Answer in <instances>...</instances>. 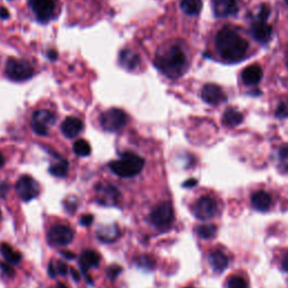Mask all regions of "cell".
<instances>
[{"instance_id": "9c48e42d", "label": "cell", "mask_w": 288, "mask_h": 288, "mask_svg": "<svg viewBox=\"0 0 288 288\" xmlns=\"http://www.w3.org/2000/svg\"><path fill=\"white\" fill-rule=\"evenodd\" d=\"M16 191H17L21 201L30 202L40 194V185L32 177L23 176L16 184Z\"/></svg>"}, {"instance_id": "d590c367", "label": "cell", "mask_w": 288, "mask_h": 288, "mask_svg": "<svg viewBox=\"0 0 288 288\" xmlns=\"http://www.w3.org/2000/svg\"><path fill=\"white\" fill-rule=\"evenodd\" d=\"M0 268H2V270L4 271L5 275H7V276H13L15 274V270H14L12 266H9V265L5 263V262L0 261Z\"/></svg>"}, {"instance_id": "5b68a950", "label": "cell", "mask_w": 288, "mask_h": 288, "mask_svg": "<svg viewBox=\"0 0 288 288\" xmlns=\"http://www.w3.org/2000/svg\"><path fill=\"white\" fill-rule=\"evenodd\" d=\"M127 116L122 109L110 108L101 116V125L107 132H118L126 125Z\"/></svg>"}, {"instance_id": "ba28073f", "label": "cell", "mask_w": 288, "mask_h": 288, "mask_svg": "<svg viewBox=\"0 0 288 288\" xmlns=\"http://www.w3.org/2000/svg\"><path fill=\"white\" fill-rule=\"evenodd\" d=\"M193 213L202 221L212 219L218 213V203L213 197L203 196L194 205Z\"/></svg>"}, {"instance_id": "8fae6325", "label": "cell", "mask_w": 288, "mask_h": 288, "mask_svg": "<svg viewBox=\"0 0 288 288\" xmlns=\"http://www.w3.org/2000/svg\"><path fill=\"white\" fill-rule=\"evenodd\" d=\"M47 239L52 246H66L74 239V231L66 225L57 224L50 229Z\"/></svg>"}, {"instance_id": "f1b7e54d", "label": "cell", "mask_w": 288, "mask_h": 288, "mask_svg": "<svg viewBox=\"0 0 288 288\" xmlns=\"http://www.w3.org/2000/svg\"><path fill=\"white\" fill-rule=\"evenodd\" d=\"M196 232L201 239H210V237H213L215 235L216 229L212 224H204L198 226L196 229Z\"/></svg>"}, {"instance_id": "5bb4252c", "label": "cell", "mask_w": 288, "mask_h": 288, "mask_svg": "<svg viewBox=\"0 0 288 288\" xmlns=\"http://www.w3.org/2000/svg\"><path fill=\"white\" fill-rule=\"evenodd\" d=\"M251 34L254 40L259 43H267L270 40L271 34H273V29L269 24H267V21L257 20L251 26Z\"/></svg>"}, {"instance_id": "2e32d148", "label": "cell", "mask_w": 288, "mask_h": 288, "mask_svg": "<svg viewBox=\"0 0 288 288\" xmlns=\"http://www.w3.org/2000/svg\"><path fill=\"white\" fill-rule=\"evenodd\" d=\"M98 198L99 204L103 205H115L119 198V193L112 186H98Z\"/></svg>"}, {"instance_id": "7dc6e473", "label": "cell", "mask_w": 288, "mask_h": 288, "mask_svg": "<svg viewBox=\"0 0 288 288\" xmlns=\"http://www.w3.org/2000/svg\"><path fill=\"white\" fill-rule=\"evenodd\" d=\"M187 288H191V287H187Z\"/></svg>"}, {"instance_id": "d4e9b609", "label": "cell", "mask_w": 288, "mask_h": 288, "mask_svg": "<svg viewBox=\"0 0 288 288\" xmlns=\"http://www.w3.org/2000/svg\"><path fill=\"white\" fill-rule=\"evenodd\" d=\"M97 235L99 239L104 242H112L115 241L116 237L119 235V231L117 229V226L114 224L108 226V228H104L102 230H99Z\"/></svg>"}, {"instance_id": "4dcf8cb0", "label": "cell", "mask_w": 288, "mask_h": 288, "mask_svg": "<svg viewBox=\"0 0 288 288\" xmlns=\"http://www.w3.org/2000/svg\"><path fill=\"white\" fill-rule=\"evenodd\" d=\"M228 288H248V282L241 276H233L228 282Z\"/></svg>"}, {"instance_id": "8992f818", "label": "cell", "mask_w": 288, "mask_h": 288, "mask_svg": "<svg viewBox=\"0 0 288 288\" xmlns=\"http://www.w3.org/2000/svg\"><path fill=\"white\" fill-rule=\"evenodd\" d=\"M151 223L156 226L157 229H168L173 224L174 221V208L171 204L164 202L157 205L152 209L150 215Z\"/></svg>"}, {"instance_id": "8d00e7d4", "label": "cell", "mask_w": 288, "mask_h": 288, "mask_svg": "<svg viewBox=\"0 0 288 288\" xmlns=\"http://www.w3.org/2000/svg\"><path fill=\"white\" fill-rule=\"evenodd\" d=\"M92 221H93L92 215L86 214L80 219V223H81V225H84V226H89L92 223Z\"/></svg>"}, {"instance_id": "cb8c5ba5", "label": "cell", "mask_w": 288, "mask_h": 288, "mask_svg": "<svg viewBox=\"0 0 288 288\" xmlns=\"http://www.w3.org/2000/svg\"><path fill=\"white\" fill-rule=\"evenodd\" d=\"M242 119H243L242 114L237 112V110H234L232 108L226 109L223 115V123L231 127L240 125L242 123Z\"/></svg>"}, {"instance_id": "6da1fadb", "label": "cell", "mask_w": 288, "mask_h": 288, "mask_svg": "<svg viewBox=\"0 0 288 288\" xmlns=\"http://www.w3.org/2000/svg\"><path fill=\"white\" fill-rule=\"evenodd\" d=\"M154 63L157 68L169 78H179L188 68L187 53L179 44L167 45L157 53Z\"/></svg>"}, {"instance_id": "bcb514c9", "label": "cell", "mask_w": 288, "mask_h": 288, "mask_svg": "<svg viewBox=\"0 0 288 288\" xmlns=\"http://www.w3.org/2000/svg\"><path fill=\"white\" fill-rule=\"evenodd\" d=\"M285 2H286V4H288V0H285Z\"/></svg>"}, {"instance_id": "4316f807", "label": "cell", "mask_w": 288, "mask_h": 288, "mask_svg": "<svg viewBox=\"0 0 288 288\" xmlns=\"http://www.w3.org/2000/svg\"><path fill=\"white\" fill-rule=\"evenodd\" d=\"M74 151L79 157H88L91 153V147L87 141L78 140L74 144Z\"/></svg>"}, {"instance_id": "83f0119b", "label": "cell", "mask_w": 288, "mask_h": 288, "mask_svg": "<svg viewBox=\"0 0 288 288\" xmlns=\"http://www.w3.org/2000/svg\"><path fill=\"white\" fill-rule=\"evenodd\" d=\"M68 273V267L61 261L51 262L49 265V275L51 277H55V275L65 276Z\"/></svg>"}, {"instance_id": "ee69618b", "label": "cell", "mask_w": 288, "mask_h": 288, "mask_svg": "<svg viewBox=\"0 0 288 288\" xmlns=\"http://www.w3.org/2000/svg\"><path fill=\"white\" fill-rule=\"evenodd\" d=\"M5 164V158L2 153H0V168L3 167V165Z\"/></svg>"}, {"instance_id": "836d02e7", "label": "cell", "mask_w": 288, "mask_h": 288, "mask_svg": "<svg viewBox=\"0 0 288 288\" xmlns=\"http://www.w3.org/2000/svg\"><path fill=\"white\" fill-rule=\"evenodd\" d=\"M269 15H270L269 7L266 6V5H262V6L260 7V10H259V13H258V20L267 21Z\"/></svg>"}, {"instance_id": "44dd1931", "label": "cell", "mask_w": 288, "mask_h": 288, "mask_svg": "<svg viewBox=\"0 0 288 288\" xmlns=\"http://www.w3.org/2000/svg\"><path fill=\"white\" fill-rule=\"evenodd\" d=\"M252 206L260 212H267L271 206V198L266 191H257L251 197Z\"/></svg>"}, {"instance_id": "603a6c76", "label": "cell", "mask_w": 288, "mask_h": 288, "mask_svg": "<svg viewBox=\"0 0 288 288\" xmlns=\"http://www.w3.org/2000/svg\"><path fill=\"white\" fill-rule=\"evenodd\" d=\"M0 252H2L5 259H6L9 263L17 265L21 261V254L18 251H15L7 243H2V245H0Z\"/></svg>"}, {"instance_id": "c3c4849f", "label": "cell", "mask_w": 288, "mask_h": 288, "mask_svg": "<svg viewBox=\"0 0 288 288\" xmlns=\"http://www.w3.org/2000/svg\"><path fill=\"white\" fill-rule=\"evenodd\" d=\"M0 216H2V213H0Z\"/></svg>"}, {"instance_id": "74e56055", "label": "cell", "mask_w": 288, "mask_h": 288, "mask_svg": "<svg viewBox=\"0 0 288 288\" xmlns=\"http://www.w3.org/2000/svg\"><path fill=\"white\" fill-rule=\"evenodd\" d=\"M281 268L282 270H285L286 273H288V252L285 254V257L281 260Z\"/></svg>"}, {"instance_id": "ac0fdd59", "label": "cell", "mask_w": 288, "mask_h": 288, "mask_svg": "<svg viewBox=\"0 0 288 288\" xmlns=\"http://www.w3.org/2000/svg\"><path fill=\"white\" fill-rule=\"evenodd\" d=\"M119 63L126 70H135L138 63H140V57L135 52L131 51V50L125 49L119 53Z\"/></svg>"}, {"instance_id": "4fadbf2b", "label": "cell", "mask_w": 288, "mask_h": 288, "mask_svg": "<svg viewBox=\"0 0 288 288\" xmlns=\"http://www.w3.org/2000/svg\"><path fill=\"white\" fill-rule=\"evenodd\" d=\"M202 98L209 105H219L226 99L223 90L215 84H207L203 87Z\"/></svg>"}, {"instance_id": "e575fe53", "label": "cell", "mask_w": 288, "mask_h": 288, "mask_svg": "<svg viewBox=\"0 0 288 288\" xmlns=\"http://www.w3.org/2000/svg\"><path fill=\"white\" fill-rule=\"evenodd\" d=\"M121 271H122V268L118 267V266H112V267L107 269V274L110 279H115L116 277L119 275Z\"/></svg>"}, {"instance_id": "52a82bcc", "label": "cell", "mask_w": 288, "mask_h": 288, "mask_svg": "<svg viewBox=\"0 0 288 288\" xmlns=\"http://www.w3.org/2000/svg\"><path fill=\"white\" fill-rule=\"evenodd\" d=\"M55 115L47 109L36 110L32 116V130L38 135H46L49 127H51L55 123Z\"/></svg>"}, {"instance_id": "f546056e", "label": "cell", "mask_w": 288, "mask_h": 288, "mask_svg": "<svg viewBox=\"0 0 288 288\" xmlns=\"http://www.w3.org/2000/svg\"><path fill=\"white\" fill-rule=\"evenodd\" d=\"M278 158L279 167L284 171H288V146H284L279 149Z\"/></svg>"}, {"instance_id": "f35d334b", "label": "cell", "mask_w": 288, "mask_h": 288, "mask_svg": "<svg viewBox=\"0 0 288 288\" xmlns=\"http://www.w3.org/2000/svg\"><path fill=\"white\" fill-rule=\"evenodd\" d=\"M197 185V180L196 179H189L184 182V187L186 188H191V187H195Z\"/></svg>"}, {"instance_id": "7c38bea8", "label": "cell", "mask_w": 288, "mask_h": 288, "mask_svg": "<svg viewBox=\"0 0 288 288\" xmlns=\"http://www.w3.org/2000/svg\"><path fill=\"white\" fill-rule=\"evenodd\" d=\"M214 14L218 17H229L239 12L237 0H213Z\"/></svg>"}, {"instance_id": "f6af8a7d", "label": "cell", "mask_w": 288, "mask_h": 288, "mask_svg": "<svg viewBox=\"0 0 288 288\" xmlns=\"http://www.w3.org/2000/svg\"><path fill=\"white\" fill-rule=\"evenodd\" d=\"M57 288H68V287H66V286L63 285V284H59V285L57 286Z\"/></svg>"}, {"instance_id": "ffe728a7", "label": "cell", "mask_w": 288, "mask_h": 288, "mask_svg": "<svg viewBox=\"0 0 288 288\" xmlns=\"http://www.w3.org/2000/svg\"><path fill=\"white\" fill-rule=\"evenodd\" d=\"M208 262L210 266H212V268L214 269V271H216V273H222V271L228 267L229 259L222 251L215 250L209 253Z\"/></svg>"}, {"instance_id": "e0dca14e", "label": "cell", "mask_w": 288, "mask_h": 288, "mask_svg": "<svg viewBox=\"0 0 288 288\" xmlns=\"http://www.w3.org/2000/svg\"><path fill=\"white\" fill-rule=\"evenodd\" d=\"M262 78V69L259 65H249L242 71V80L248 86H253L259 84Z\"/></svg>"}, {"instance_id": "484cf974", "label": "cell", "mask_w": 288, "mask_h": 288, "mask_svg": "<svg viewBox=\"0 0 288 288\" xmlns=\"http://www.w3.org/2000/svg\"><path fill=\"white\" fill-rule=\"evenodd\" d=\"M69 171V163L65 160H61V161L52 164L50 167V173L54 177H60V178H64L68 175Z\"/></svg>"}, {"instance_id": "d6986e66", "label": "cell", "mask_w": 288, "mask_h": 288, "mask_svg": "<svg viewBox=\"0 0 288 288\" xmlns=\"http://www.w3.org/2000/svg\"><path fill=\"white\" fill-rule=\"evenodd\" d=\"M99 262H101V257H99V254L97 252L91 250H86L81 253L79 263L84 273H87L88 269L90 268L98 267Z\"/></svg>"}, {"instance_id": "277c9868", "label": "cell", "mask_w": 288, "mask_h": 288, "mask_svg": "<svg viewBox=\"0 0 288 288\" xmlns=\"http://www.w3.org/2000/svg\"><path fill=\"white\" fill-rule=\"evenodd\" d=\"M6 75L13 81H26L34 76V68L26 60L9 59L6 64Z\"/></svg>"}, {"instance_id": "d6a6232c", "label": "cell", "mask_w": 288, "mask_h": 288, "mask_svg": "<svg viewBox=\"0 0 288 288\" xmlns=\"http://www.w3.org/2000/svg\"><path fill=\"white\" fill-rule=\"evenodd\" d=\"M276 116L278 118H288V101L279 104L276 110Z\"/></svg>"}, {"instance_id": "ab89813d", "label": "cell", "mask_w": 288, "mask_h": 288, "mask_svg": "<svg viewBox=\"0 0 288 288\" xmlns=\"http://www.w3.org/2000/svg\"><path fill=\"white\" fill-rule=\"evenodd\" d=\"M0 17H2L3 19H8L9 18V12L6 8H4V7L0 8Z\"/></svg>"}, {"instance_id": "b9f144b4", "label": "cell", "mask_w": 288, "mask_h": 288, "mask_svg": "<svg viewBox=\"0 0 288 288\" xmlns=\"http://www.w3.org/2000/svg\"><path fill=\"white\" fill-rule=\"evenodd\" d=\"M61 254H62V256H63L64 258L70 259V260H71V259H75V257H76V254L70 252V251H61Z\"/></svg>"}, {"instance_id": "60d3db41", "label": "cell", "mask_w": 288, "mask_h": 288, "mask_svg": "<svg viewBox=\"0 0 288 288\" xmlns=\"http://www.w3.org/2000/svg\"><path fill=\"white\" fill-rule=\"evenodd\" d=\"M47 58L50 60H57L58 59V53L57 51H54V50H50V51H47Z\"/></svg>"}, {"instance_id": "7402d4cb", "label": "cell", "mask_w": 288, "mask_h": 288, "mask_svg": "<svg viewBox=\"0 0 288 288\" xmlns=\"http://www.w3.org/2000/svg\"><path fill=\"white\" fill-rule=\"evenodd\" d=\"M180 7L182 12L189 16H195L201 13L203 8L202 0H181Z\"/></svg>"}, {"instance_id": "9a60e30c", "label": "cell", "mask_w": 288, "mask_h": 288, "mask_svg": "<svg viewBox=\"0 0 288 288\" xmlns=\"http://www.w3.org/2000/svg\"><path fill=\"white\" fill-rule=\"evenodd\" d=\"M82 130H84V123H82L81 119L77 117L65 118L62 125H61V131H62L63 135L68 138L77 137Z\"/></svg>"}, {"instance_id": "30bf717a", "label": "cell", "mask_w": 288, "mask_h": 288, "mask_svg": "<svg viewBox=\"0 0 288 288\" xmlns=\"http://www.w3.org/2000/svg\"><path fill=\"white\" fill-rule=\"evenodd\" d=\"M30 6L36 18L42 23H45L53 17L57 0H30Z\"/></svg>"}, {"instance_id": "7a4b0ae2", "label": "cell", "mask_w": 288, "mask_h": 288, "mask_svg": "<svg viewBox=\"0 0 288 288\" xmlns=\"http://www.w3.org/2000/svg\"><path fill=\"white\" fill-rule=\"evenodd\" d=\"M248 46V42L245 38L229 27L221 30L216 36V50L221 57L230 62H236L243 59Z\"/></svg>"}, {"instance_id": "7bdbcfd3", "label": "cell", "mask_w": 288, "mask_h": 288, "mask_svg": "<svg viewBox=\"0 0 288 288\" xmlns=\"http://www.w3.org/2000/svg\"><path fill=\"white\" fill-rule=\"evenodd\" d=\"M70 271H71V274H72V277H74V279L77 280V281H79V280H80V275H79L78 271H77V270L74 269V268H72Z\"/></svg>"}, {"instance_id": "1f68e13d", "label": "cell", "mask_w": 288, "mask_h": 288, "mask_svg": "<svg viewBox=\"0 0 288 288\" xmlns=\"http://www.w3.org/2000/svg\"><path fill=\"white\" fill-rule=\"evenodd\" d=\"M135 262L137 263L138 267L144 268V269H152L153 266H154L153 259H151L150 257H148V256L138 257Z\"/></svg>"}, {"instance_id": "3957f363", "label": "cell", "mask_w": 288, "mask_h": 288, "mask_svg": "<svg viewBox=\"0 0 288 288\" xmlns=\"http://www.w3.org/2000/svg\"><path fill=\"white\" fill-rule=\"evenodd\" d=\"M144 167V160L133 152H125L119 160L109 163V168L115 175L122 178H132L141 173Z\"/></svg>"}]
</instances>
